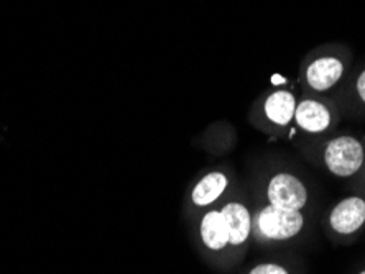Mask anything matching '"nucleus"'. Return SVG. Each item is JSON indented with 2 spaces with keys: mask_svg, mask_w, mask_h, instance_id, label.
<instances>
[{
  "mask_svg": "<svg viewBox=\"0 0 365 274\" xmlns=\"http://www.w3.org/2000/svg\"><path fill=\"white\" fill-rule=\"evenodd\" d=\"M324 163L332 174L349 177L356 174L364 164V148L354 137L331 139L324 149Z\"/></svg>",
  "mask_w": 365,
  "mask_h": 274,
  "instance_id": "1",
  "label": "nucleus"
},
{
  "mask_svg": "<svg viewBox=\"0 0 365 274\" xmlns=\"http://www.w3.org/2000/svg\"><path fill=\"white\" fill-rule=\"evenodd\" d=\"M357 94H359V98L365 102V69L357 79Z\"/></svg>",
  "mask_w": 365,
  "mask_h": 274,
  "instance_id": "12",
  "label": "nucleus"
},
{
  "mask_svg": "<svg viewBox=\"0 0 365 274\" xmlns=\"http://www.w3.org/2000/svg\"><path fill=\"white\" fill-rule=\"evenodd\" d=\"M268 199H270V206L299 211L308 201V192L298 177L282 173L272 177L268 184Z\"/></svg>",
  "mask_w": 365,
  "mask_h": 274,
  "instance_id": "3",
  "label": "nucleus"
},
{
  "mask_svg": "<svg viewBox=\"0 0 365 274\" xmlns=\"http://www.w3.org/2000/svg\"><path fill=\"white\" fill-rule=\"evenodd\" d=\"M284 83H287V79L282 78L280 74H275V76L272 78V84H275V85H282V84H284Z\"/></svg>",
  "mask_w": 365,
  "mask_h": 274,
  "instance_id": "13",
  "label": "nucleus"
},
{
  "mask_svg": "<svg viewBox=\"0 0 365 274\" xmlns=\"http://www.w3.org/2000/svg\"><path fill=\"white\" fill-rule=\"evenodd\" d=\"M361 274H365V271H362V273H361Z\"/></svg>",
  "mask_w": 365,
  "mask_h": 274,
  "instance_id": "14",
  "label": "nucleus"
},
{
  "mask_svg": "<svg viewBox=\"0 0 365 274\" xmlns=\"http://www.w3.org/2000/svg\"><path fill=\"white\" fill-rule=\"evenodd\" d=\"M249 274H288L284 268L278 265H272V263H267V265H259L255 266Z\"/></svg>",
  "mask_w": 365,
  "mask_h": 274,
  "instance_id": "11",
  "label": "nucleus"
},
{
  "mask_svg": "<svg viewBox=\"0 0 365 274\" xmlns=\"http://www.w3.org/2000/svg\"><path fill=\"white\" fill-rule=\"evenodd\" d=\"M265 115L277 125H288L297 110V99L288 90H275L265 100Z\"/></svg>",
  "mask_w": 365,
  "mask_h": 274,
  "instance_id": "8",
  "label": "nucleus"
},
{
  "mask_svg": "<svg viewBox=\"0 0 365 274\" xmlns=\"http://www.w3.org/2000/svg\"><path fill=\"white\" fill-rule=\"evenodd\" d=\"M201 238L204 245L211 250H222L225 245H229V232L221 212L211 211L204 216L201 222Z\"/></svg>",
  "mask_w": 365,
  "mask_h": 274,
  "instance_id": "9",
  "label": "nucleus"
},
{
  "mask_svg": "<svg viewBox=\"0 0 365 274\" xmlns=\"http://www.w3.org/2000/svg\"><path fill=\"white\" fill-rule=\"evenodd\" d=\"M225 187H227V177L222 173H209L195 186V189L191 192V199L196 206L206 207L221 197Z\"/></svg>",
  "mask_w": 365,
  "mask_h": 274,
  "instance_id": "10",
  "label": "nucleus"
},
{
  "mask_svg": "<svg viewBox=\"0 0 365 274\" xmlns=\"http://www.w3.org/2000/svg\"><path fill=\"white\" fill-rule=\"evenodd\" d=\"M259 228L267 238L288 240L302 232L303 216L299 211L268 206L260 212Z\"/></svg>",
  "mask_w": 365,
  "mask_h": 274,
  "instance_id": "2",
  "label": "nucleus"
},
{
  "mask_svg": "<svg viewBox=\"0 0 365 274\" xmlns=\"http://www.w3.org/2000/svg\"><path fill=\"white\" fill-rule=\"evenodd\" d=\"M329 222L337 233H354L365 222V201L361 197L344 199L331 212Z\"/></svg>",
  "mask_w": 365,
  "mask_h": 274,
  "instance_id": "4",
  "label": "nucleus"
},
{
  "mask_svg": "<svg viewBox=\"0 0 365 274\" xmlns=\"http://www.w3.org/2000/svg\"><path fill=\"white\" fill-rule=\"evenodd\" d=\"M294 120L298 127L309 133H321L331 125V112L318 100H303L294 110Z\"/></svg>",
  "mask_w": 365,
  "mask_h": 274,
  "instance_id": "6",
  "label": "nucleus"
},
{
  "mask_svg": "<svg viewBox=\"0 0 365 274\" xmlns=\"http://www.w3.org/2000/svg\"><path fill=\"white\" fill-rule=\"evenodd\" d=\"M222 218L229 232V243L240 245L250 233V214L242 204L230 202L222 211Z\"/></svg>",
  "mask_w": 365,
  "mask_h": 274,
  "instance_id": "7",
  "label": "nucleus"
},
{
  "mask_svg": "<svg viewBox=\"0 0 365 274\" xmlns=\"http://www.w3.org/2000/svg\"><path fill=\"white\" fill-rule=\"evenodd\" d=\"M342 74H344V64L341 59L327 56L316 59L309 64L308 71H306V80L311 89L324 93L342 78Z\"/></svg>",
  "mask_w": 365,
  "mask_h": 274,
  "instance_id": "5",
  "label": "nucleus"
}]
</instances>
